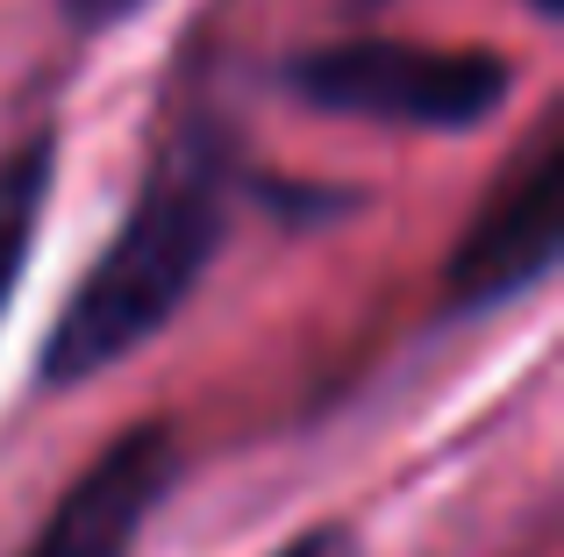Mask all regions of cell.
Masks as SVG:
<instances>
[{
  "mask_svg": "<svg viewBox=\"0 0 564 557\" xmlns=\"http://www.w3.org/2000/svg\"><path fill=\"white\" fill-rule=\"evenodd\" d=\"M272 557H358V536L350 529H307V536H293V544H279Z\"/></svg>",
  "mask_w": 564,
  "mask_h": 557,
  "instance_id": "52a82bcc",
  "label": "cell"
},
{
  "mask_svg": "<svg viewBox=\"0 0 564 557\" xmlns=\"http://www.w3.org/2000/svg\"><path fill=\"white\" fill-rule=\"evenodd\" d=\"M529 8H536V14H543V22H551V14L564 8V0H529Z\"/></svg>",
  "mask_w": 564,
  "mask_h": 557,
  "instance_id": "ba28073f",
  "label": "cell"
},
{
  "mask_svg": "<svg viewBox=\"0 0 564 557\" xmlns=\"http://www.w3.org/2000/svg\"><path fill=\"white\" fill-rule=\"evenodd\" d=\"M557 243H564V143L557 122H543L508 165V179L479 200L457 251L443 258V307L486 315V307L522 301L529 286L557 272Z\"/></svg>",
  "mask_w": 564,
  "mask_h": 557,
  "instance_id": "3957f363",
  "label": "cell"
},
{
  "mask_svg": "<svg viewBox=\"0 0 564 557\" xmlns=\"http://www.w3.org/2000/svg\"><path fill=\"white\" fill-rule=\"evenodd\" d=\"M151 0H65V14H72V29H115V22H129V14H143Z\"/></svg>",
  "mask_w": 564,
  "mask_h": 557,
  "instance_id": "8992f818",
  "label": "cell"
},
{
  "mask_svg": "<svg viewBox=\"0 0 564 557\" xmlns=\"http://www.w3.org/2000/svg\"><path fill=\"white\" fill-rule=\"evenodd\" d=\"M180 479V444L165 422H129L94 465L65 487V501L51 507L22 557H129L143 536V522L158 515V501Z\"/></svg>",
  "mask_w": 564,
  "mask_h": 557,
  "instance_id": "277c9868",
  "label": "cell"
},
{
  "mask_svg": "<svg viewBox=\"0 0 564 557\" xmlns=\"http://www.w3.org/2000/svg\"><path fill=\"white\" fill-rule=\"evenodd\" d=\"M51 179H57V129H29L14 151H0V321H8L14 293H22V272L36 258Z\"/></svg>",
  "mask_w": 564,
  "mask_h": 557,
  "instance_id": "5b68a950",
  "label": "cell"
},
{
  "mask_svg": "<svg viewBox=\"0 0 564 557\" xmlns=\"http://www.w3.org/2000/svg\"><path fill=\"white\" fill-rule=\"evenodd\" d=\"M286 79L322 114L422 129V136H457V129L494 122L514 94V65L486 43H400V36L315 43L293 57Z\"/></svg>",
  "mask_w": 564,
  "mask_h": 557,
  "instance_id": "7a4b0ae2",
  "label": "cell"
},
{
  "mask_svg": "<svg viewBox=\"0 0 564 557\" xmlns=\"http://www.w3.org/2000/svg\"><path fill=\"white\" fill-rule=\"evenodd\" d=\"M221 237H229V136L207 114H186L158 143L108 251L86 265L72 301L57 307L36 379L51 393H72L86 379H100L108 364L137 358L193 301Z\"/></svg>",
  "mask_w": 564,
  "mask_h": 557,
  "instance_id": "6da1fadb",
  "label": "cell"
}]
</instances>
